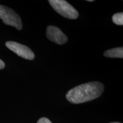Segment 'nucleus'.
<instances>
[{
  "label": "nucleus",
  "mask_w": 123,
  "mask_h": 123,
  "mask_svg": "<svg viewBox=\"0 0 123 123\" xmlns=\"http://www.w3.org/2000/svg\"><path fill=\"white\" fill-rule=\"evenodd\" d=\"M104 85L99 81L82 84L71 89L66 93L67 100L73 104H80L96 99L102 94Z\"/></svg>",
  "instance_id": "obj_1"
},
{
  "label": "nucleus",
  "mask_w": 123,
  "mask_h": 123,
  "mask_svg": "<svg viewBox=\"0 0 123 123\" xmlns=\"http://www.w3.org/2000/svg\"><path fill=\"white\" fill-rule=\"evenodd\" d=\"M49 2L55 11L64 17L74 19L79 16L78 11L67 1L64 0H49Z\"/></svg>",
  "instance_id": "obj_2"
},
{
  "label": "nucleus",
  "mask_w": 123,
  "mask_h": 123,
  "mask_svg": "<svg viewBox=\"0 0 123 123\" xmlns=\"http://www.w3.org/2000/svg\"><path fill=\"white\" fill-rule=\"evenodd\" d=\"M0 18L7 25L12 26L18 30H21L22 24L21 17L12 9L0 5Z\"/></svg>",
  "instance_id": "obj_3"
},
{
  "label": "nucleus",
  "mask_w": 123,
  "mask_h": 123,
  "mask_svg": "<svg viewBox=\"0 0 123 123\" xmlns=\"http://www.w3.org/2000/svg\"><path fill=\"white\" fill-rule=\"evenodd\" d=\"M5 44L7 48L15 53L20 57L28 60H33L34 59V54L26 46L13 41L7 42Z\"/></svg>",
  "instance_id": "obj_4"
},
{
  "label": "nucleus",
  "mask_w": 123,
  "mask_h": 123,
  "mask_svg": "<svg viewBox=\"0 0 123 123\" xmlns=\"http://www.w3.org/2000/svg\"><path fill=\"white\" fill-rule=\"evenodd\" d=\"M46 36L50 41L58 44H63L68 41V38L58 27L49 26L46 30Z\"/></svg>",
  "instance_id": "obj_5"
},
{
  "label": "nucleus",
  "mask_w": 123,
  "mask_h": 123,
  "mask_svg": "<svg viewBox=\"0 0 123 123\" xmlns=\"http://www.w3.org/2000/svg\"><path fill=\"white\" fill-rule=\"evenodd\" d=\"M104 56L105 57L111 58H123V48L122 47H117V48L106 50L104 53Z\"/></svg>",
  "instance_id": "obj_6"
},
{
  "label": "nucleus",
  "mask_w": 123,
  "mask_h": 123,
  "mask_svg": "<svg viewBox=\"0 0 123 123\" xmlns=\"http://www.w3.org/2000/svg\"><path fill=\"white\" fill-rule=\"evenodd\" d=\"M112 21L113 23L117 25H123V13H118L115 14L112 16Z\"/></svg>",
  "instance_id": "obj_7"
},
{
  "label": "nucleus",
  "mask_w": 123,
  "mask_h": 123,
  "mask_svg": "<svg viewBox=\"0 0 123 123\" xmlns=\"http://www.w3.org/2000/svg\"><path fill=\"white\" fill-rule=\"evenodd\" d=\"M37 123H52L50 120L46 117H42L38 120Z\"/></svg>",
  "instance_id": "obj_8"
},
{
  "label": "nucleus",
  "mask_w": 123,
  "mask_h": 123,
  "mask_svg": "<svg viewBox=\"0 0 123 123\" xmlns=\"http://www.w3.org/2000/svg\"><path fill=\"white\" fill-rule=\"evenodd\" d=\"M5 66V63L3 62L2 60L0 59V70L1 69H3Z\"/></svg>",
  "instance_id": "obj_9"
},
{
  "label": "nucleus",
  "mask_w": 123,
  "mask_h": 123,
  "mask_svg": "<svg viewBox=\"0 0 123 123\" xmlns=\"http://www.w3.org/2000/svg\"><path fill=\"white\" fill-rule=\"evenodd\" d=\"M88 1H89V2H92V1H93V0H88Z\"/></svg>",
  "instance_id": "obj_10"
},
{
  "label": "nucleus",
  "mask_w": 123,
  "mask_h": 123,
  "mask_svg": "<svg viewBox=\"0 0 123 123\" xmlns=\"http://www.w3.org/2000/svg\"><path fill=\"white\" fill-rule=\"evenodd\" d=\"M118 123V122H113V123Z\"/></svg>",
  "instance_id": "obj_11"
}]
</instances>
